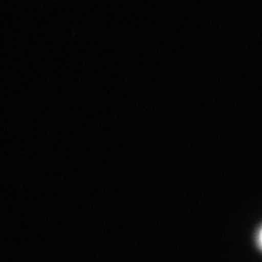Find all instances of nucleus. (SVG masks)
Returning a JSON list of instances; mask_svg holds the SVG:
<instances>
[{"mask_svg":"<svg viewBox=\"0 0 262 262\" xmlns=\"http://www.w3.org/2000/svg\"><path fill=\"white\" fill-rule=\"evenodd\" d=\"M258 240H259V245H260V248L262 249V229L260 230V233H259V237H258Z\"/></svg>","mask_w":262,"mask_h":262,"instance_id":"f257e3e1","label":"nucleus"}]
</instances>
